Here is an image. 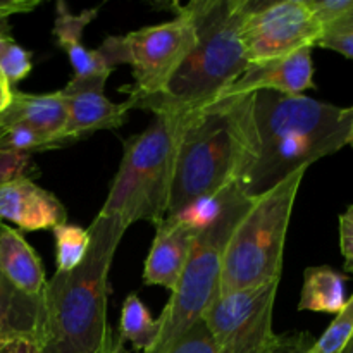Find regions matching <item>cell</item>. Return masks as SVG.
<instances>
[{
	"label": "cell",
	"instance_id": "obj_16",
	"mask_svg": "<svg viewBox=\"0 0 353 353\" xmlns=\"http://www.w3.org/2000/svg\"><path fill=\"white\" fill-rule=\"evenodd\" d=\"M99 14V7L86 9L83 12L74 14L69 10L68 3H57V17L54 23L55 43L68 54L74 69V79H88L97 76H107L109 78L112 68L105 64L99 50H88L83 45V31L92 23Z\"/></svg>",
	"mask_w": 353,
	"mask_h": 353
},
{
	"label": "cell",
	"instance_id": "obj_8",
	"mask_svg": "<svg viewBox=\"0 0 353 353\" xmlns=\"http://www.w3.org/2000/svg\"><path fill=\"white\" fill-rule=\"evenodd\" d=\"M195 43V24L176 10L172 21L140 28L123 37H109L97 50L109 68L130 64L134 78L130 97L148 99L168 88Z\"/></svg>",
	"mask_w": 353,
	"mask_h": 353
},
{
	"label": "cell",
	"instance_id": "obj_13",
	"mask_svg": "<svg viewBox=\"0 0 353 353\" xmlns=\"http://www.w3.org/2000/svg\"><path fill=\"white\" fill-rule=\"evenodd\" d=\"M0 221H10L23 231L54 230L68 221V210L54 193L21 176L0 183Z\"/></svg>",
	"mask_w": 353,
	"mask_h": 353
},
{
	"label": "cell",
	"instance_id": "obj_22",
	"mask_svg": "<svg viewBox=\"0 0 353 353\" xmlns=\"http://www.w3.org/2000/svg\"><path fill=\"white\" fill-rule=\"evenodd\" d=\"M52 148H57V145L50 138L30 128L21 124L0 126V154L30 155L31 152H45Z\"/></svg>",
	"mask_w": 353,
	"mask_h": 353
},
{
	"label": "cell",
	"instance_id": "obj_4",
	"mask_svg": "<svg viewBox=\"0 0 353 353\" xmlns=\"http://www.w3.org/2000/svg\"><path fill=\"white\" fill-rule=\"evenodd\" d=\"M196 30V43L168 88L148 99H128L152 114H188L226 92L248 65L241 40L247 0H192L174 3Z\"/></svg>",
	"mask_w": 353,
	"mask_h": 353
},
{
	"label": "cell",
	"instance_id": "obj_15",
	"mask_svg": "<svg viewBox=\"0 0 353 353\" xmlns=\"http://www.w3.org/2000/svg\"><path fill=\"white\" fill-rule=\"evenodd\" d=\"M12 124H21L50 138L57 148L69 145L65 138L68 110L61 92L40 93V95L12 92L10 103L0 114V126H12Z\"/></svg>",
	"mask_w": 353,
	"mask_h": 353
},
{
	"label": "cell",
	"instance_id": "obj_17",
	"mask_svg": "<svg viewBox=\"0 0 353 353\" xmlns=\"http://www.w3.org/2000/svg\"><path fill=\"white\" fill-rule=\"evenodd\" d=\"M43 312V293L28 295L0 272V341L30 340L38 343Z\"/></svg>",
	"mask_w": 353,
	"mask_h": 353
},
{
	"label": "cell",
	"instance_id": "obj_10",
	"mask_svg": "<svg viewBox=\"0 0 353 353\" xmlns=\"http://www.w3.org/2000/svg\"><path fill=\"white\" fill-rule=\"evenodd\" d=\"M324 30L305 0H247L241 40L248 62L283 57L316 47Z\"/></svg>",
	"mask_w": 353,
	"mask_h": 353
},
{
	"label": "cell",
	"instance_id": "obj_29",
	"mask_svg": "<svg viewBox=\"0 0 353 353\" xmlns=\"http://www.w3.org/2000/svg\"><path fill=\"white\" fill-rule=\"evenodd\" d=\"M340 248L345 257V271L353 274V205L340 216Z\"/></svg>",
	"mask_w": 353,
	"mask_h": 353
},
{
	"label": "cell",
	"instance_id": "obj_30",
	"mask_svg": "<svg viewBox=\"0 0 353 353\" xmlns=\"http://www.w3.org/2000/svg\"><path fill=\"white\" fill-rule=\"evenodd\" d=\"M317 47L334 50L353 61V31H326L317 41Z\"/></svg>",
	"mask_w": 353,
	"mask_h": 353
},
{
	"label": "cell",
	"instance_id": "obj_21",
	"mask_svg": "<svg viewBox=\"0 0 353 353\" xmlns=\"http://www.w3.org/2000/svg\"><path fill=\"white\" fill-rule=\"evenodd\" d=\"M57 247V272H69L85 261L90 247L88 230L74 224H59L54 230Z\"/></svg>",
	"mask_w": 353,
	"mask_h": 353
},
{
	"label": "cell",
	"instance_id": "obj_14",
	"mask_svg": "<svg viewBox=\"0 0 353 353\" xmlns=\"http://www.w3.org/2000/svg\"><path fill=\"white\" fill-rule=\"evenodd\" d=\"M155 238L145 261L143 283L174 292L188 264L196 231L179 219H164L155 226Z\"/></svg>",
	"mask_w": 353,
	"mask_h": 353
},
{
	"label": "cell",
	"instance_id": "obj_5",
	"mask_svg": "<svg viewBox=\"0 0 353 353\" xmlns=\"http://www.w3.org/2000/svg\"><path fill=\"white\" fill-rule=\"evenodd\" d=\"M185 116L154 114L147 130L124 141L119 169L99 214L116 217L126 228L138 221L157 226L165 219Z\"/></svg>",
	"mask_w": 353,
	"mask_h": 353
},
{
	"label": "cell",
	"instance_id": "obj_24",
	"mask_svg": "<svg viewBox=\"0 0 353 353\" xmlns=\"http://www.w3.org/2000/svg\"><path fill=\"white\" fill-rule=\"evenodd\" d=\"M0 72L10 86L23 81L31 72V54L10 34H0Z\"/></svg>",
	"mask_w": 353,
	"mask_h": 353
},
{
	"label": "cell",
	"instance_id": "obj_28",
	"mask_svg": "<svg viewBox=\"0 0 353 353\" xmlns=\"http://www.w3.org/2000/svg\"><path fill=\"white\" fill-rule=\"evenodd\" d=\"M314 341L316 340L309 333L276 334L269 353H305Z\"/></svg>",
	"mask_w": 353,
	"mask_h": 353
},
{
	"label": "cell",
	"instance_id": "obj_36",
	"mask_svg": "<svg viewBox=\"0 0 353 353\" xmlns=\"http://www.w3.org/2000/svg\"><path fill=\"white\" fill-rule=\"evenodd\" d=\"M341 353H353V336H352V340L348 341L347 347H345V350L341 352Z\"/></svg>",
	"mask_w": 353,
	"mask_h": 353
},
{
	"label": "cell",
	"instance_id": "obj_25",
	"mask_svg": "<svg viewBox=\"0 0 353 353\" xmlns=\"http://www.w3.org/2000/svg\"><path fill=\"white\" fill-rule=\"evenodd\" d=\"M168 353H219L203 319L186 331Z\"/></svg>",
	"mask_w": 353,
	"mask_h": 353
},
{
	"label": "cell",
	"instance_id": "obj_3",
	"mask_svg": "<svg viewBox=\"0 0 353 353\" xmlns=\"http://www.w3.org/2000/svg\"><path fill=\"white\" fill-rule=\"evenodd\" d=\"M128 228L112 216H99L88 228L85 261L69 272H55L43 290L41 353H107L114 336L107 321L109 271Z\"/></svg>",
	"mask_w": 353,
	"mask_h": 353
},
{
	"label": "cell",
	"instance_id": "obj_27",
	"mask_svg": "<svg viewBox=\"0 0 353 353\" xmlns=\"http://www.w3.org/2000/svg\"><path fill=\"white\" fill-rule=\"evenodd\" d=\"M34 168L31 164L30 155L23 154H0V183L14 178H30V172Z\"/></svg>",
	"mask_w": 353,
	"mask_h": 353
},
{
	"label": "cell",
	"instance_id": "obj_1",
	"mask_svg": "<svg viewBox=\"0 0 353 353\" xmlns=\"http://www.w3.org/2000/svg\"><path fill=\"white\" fill-rule=\"evenodd\" d=\"M257 154L238 179L252 199L319 159L350 145L352 107H336L305 95L254 93Z\"/></svg>",
	"mask_w": 353,
	"mask_h": 353
},
{
	"label": "cell",
	"instance_id": "obj_19",
	"mask_svg": "<svg viewBox=\"0 0 353 353\" xmlns=\"http://www.w3.org/2000/svg\"><path fill=\"white\" fill-rule=\"evenodd\" d=\"M347 276L330 265L305 269L299 310L338 314L347 303Z\"/></svg>",
	"mask_w": 353,
	"mask_h": 353
},
{
	"label": "cell",
	"instance_id": "obj_31",
	"mask_svg": "<svg viewBox=\"0 0 353 353\" xmlns=\"http://www.w3.org/2000/svg\"><path fill=\"white\" fill-rule=\"evenodd\" d=\"M40 6V0H0V34H9L7 19L14 14L30 12Z\"/></svg>",
	"mask_w": 353,
	"mask_h": 353
},
{
	"label": "cell",
	"instance_id": "obj_11",
	"mask_svg": "<svg viewBox=\"0 0 353 353\" xmlns=\"http://www.w3.org/2000/svg\"><path fill=\"white\" fill-rule=\"evenodd\" d=\"M107 76L74 79L59 90L68 110L65 138L69 143L83 140L100 130H116L126 123L128 112L133 109L131 100L114 103L103 93Z\"/></svg>",
	"mask_w": 353,
	"mask_h": 353
},
{
	"label": "cell",
	"instance_id": "obj_35",
	"mask_svg": "<svg viewBox=\"0 0 353 353\" xmlns=\"http://www.w3.org/2000/svg\"><path fill=\"white\" fill-rule=\"evenodd\" d=\"M107 353H130L126 350V348H124V343L121 340H116L114 341V345H112V348H110L109 352Z\"/></svg>",
	"mask_w": 353,
	"mask_h": 353
},
{
	"label": "cell",
	"instance_id": "obj_34",
	"mask_svg": "<svg viewBox=\"0 0 353 353\" xmlns=\"http://www.w3.org/2000/svg\"><path fill=\"white\" fill-rule=\"evenodd\" d=\"M326 31H353V9L350 12L345 14L341 19H338L336 23L327 26L326 30H324V33H326Z\"/></svg>",
	"mask_w": 353,
	"mask_h": 353
},
{
	"label": "cell",
	"instance_id": "obj_20",
	"mask_svg": "<svg viewBox=\"0 0 353 353\" xmlns=\"http://www.w3.org/2000/svg\"><path fill=\"white\" fill-rule=\"evenodd\" d=\"M161 333V319H154L140 296L131 293L123 303L119 323V340L130 341L138 352H147L157 341Z\"/></svg>",
	"mask_w": 353,
	"mask_h": 353
},
{
	"label": "cell",
	"instance_id": "obj_23",
	"mask_svg": "<svg viewBox=\"0 0 353 353\" xmlns=\"http://www.w3.org/2000/svg\"><path fill=\"white\" fill-rule=\"evenodd\" d=\"M353 336V295L347 300L341 312L336 314L323 336L312 343L305 353H341Z\"/></svg>",
	"mask_w": 353,
	"mask_h": 353
},
{
	"label": "cell",
	"instance_id": "obj_38",
	"mask_svg": "<svg viewBox=\"0 0 353 353\" xmlns=\"http://www.w3.org/2000/svg\"><path fill=\"white\" fill-rule=\"evenodd\" d=\"M0 223H2V221H0Z\"/></svg>",
	"mask_w": 353,
	"mask_h": 353
},
{
	"label": "cell",
	"instance_id": "obj_6",
	"mask_svg": "<svg viewBox=\"0 0 353 353\" xmlns=\"http://www.w3.org/2000/svg\"><path fill=\"white\" fill-rule=\"evenodd\" d=\"M305 171L293 172L257 196L236 224L224 248L219 295L281 279L286 233Z\"/></svg>",
	"mask_w": 353,
	"mask_h": 353
},
{
	"label": "cell",
	"instance_id": "obj_33",
	"mask_svg": "<svg viewBox=\"0 0 353 353\" xmlns=\"http://www.w3.org/2000/svg\"><path fill=\"white\" fill-rule=\"evenodd\" d=\"M12 86L6 81L3 74L0 72V114L6 110V107L10 103V99H12Z\"/></svg>",
	"mask_w": 353,
	"mask_h": 353
},
{
	"label": "cell",
	"instance_id": "obj_7",
	"mask_svg": "<svg viewBox=\"0 0 353 353\" xmlns=\"http://www.w3.org/2000/svg\"><path fill=\"white\" fill-rule=\"evenodd\" d=\"M254 200L247 193H241L216 223L196 233L188 264L159 317L161 333L157 341L143 353H168L186 331L202 319L210 303L217 299L224 248Z\"/></svg>",
	"mask_w": 353,
	"mask_h": 353
},
{
	"label": "cell",
	"instance_id": "obj_2",
	"mask_svg": "<svg viewBox=\"0 0 353 353\" xmlns=\"http://www.w3.org/2000/svg\"><path fill=\"white\" fill-rule=\"evenodd\" d=\"M257 154L254 93L221 95L185 116L168 216L236 183Z\"/></svg>",
	"mask_w": 353,
	"mask_h": 353
},
{
	"label": "cell",
	"instance_id": "obj_9",
	"mask_svg": "<svg viewBox=\"0 0 353 353\" xmlns=\"http://www.w3.org/2000/svg\"><path fill=\"white\" fill-rule=\"evenodd\" d=\"M279 281L257 288L217 295L203 314V323L219 353H269L274 331Z\"/></svg>",
	"mask_w": 353,
	"mask_h": 353
},
{
	"label": "cell",
	"instance_id": "obj_18",
	"mask_svg": "<svg viewBox=\"0 0 353 353\" xmlns=\"http://www.w3.org/2000/svg\"><path fill=\"white\" fill-rule=\"evenodd\" d=\"M0 272L28 295H41L47 286L43 265L23 234L0 223Z\"/></svg>",
	"mask_w": 353,
	"mask_h": 353
},
{
	"label": "cell",
	"instance_id": "obj_12",
	"mask_svg": "<svg viewBox=\"0 0 353 353\" xmlns=\"http://www.w3.org/2000/svg\"><path fill=\"white\" fill-rule=\"evenodd\" d=\"M312 48L305 47L283 57L248 62L240 78L221 95H250L257 92L303 95L305 90L314 88Z\"/></svg>",
	"mask_w": 353,
	"mask_h": 353
},
{
	"label": "cell",
	"instance_id": "obj_26",
	"mask_svg": "<svg viewBox=\"0 0 353 353\" xmlns=\"http://www.w3.org/2000/svg\"><path fill=\"white\" fill-rule=\"evenodd\" d=\"M305 2L323 30L336 23L353 9V0H305Z\"/></svg>",
	"mask_w": 353,
	"mask_h": 353
},
{
	"label": "cell",
	"instance_id": "obj_37",
	"mask_svg": "<svg viewBox=\"0 0 353 353\" xmlns=\"http://www.w3.org/2000/svg\"><path fill=\"white\" fill-rule=\"evenodd\" d=\"M352 109H353V105H352ZM350 145L353 147V128H352V138H350Z\"/></svg>",
	"mask_w": 353,
	"mask_h": 353
},
{
	"label": "cell",
	"instance_id": "obj_32",
	"mask_svg": "<svg viewBox=\"0 0 353 353\" xmlns=\"http://www.w3.org/2000/svg\"><path fill=\"white\" fill-rule=\"evenodd\" d=\"M0 353H41V350L30 340H2Z\"/></svg>",
	"mask_w": 353,
	"mask_h": 353
}]
</instances>
